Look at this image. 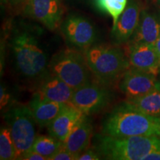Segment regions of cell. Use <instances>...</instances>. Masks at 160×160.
Here are the masks:
<instances>
[{
  "label": "cell",
  "instance_id": "cell-3",
  "mask_svg": "<svg viewBox=\"0 0 160 160\" xmlns=\"http://www.w3.org/2000/svg\"><path fill=\"white\" fill-rule=\"evenodd\" d=\"M83 53L94 79L103 85L119 82L131 68L129 57L120 45L94 44Z\"/></svg>",
  "mask_w": 160,
  "mask_h": 160
},
{
  "label": "cell",
  "instance_id": "cell-25",
  "mask_svg": "<svg viewBox=\"0 0 160 160\" xmlns=\"http://www.w3.org/2000/svg\"><path fill=\"white\" fill-rule=\"evenodd\" d=\"M3 1L12 8L16 9L19 8H23L26 0H3Z\"/></svg>",
  "mask_w": 160,
  "mask_h": 160
},
{
  "label": "cell",
  "instance_id": "cell-31",
  "mask_svg": "<svg viewBox=\"0 0 160 160\" xmlns=\"http://www.w3.org/2000/svg\"><path fill=\"white\" fill-rule=\"evenodd\" d=\"M159 128H160V118H159Z\"/></svg>",
  "mask_w": 160,
  "mask_h": 160
},
{
  "label": "cell",
  "instance_id": "cell-10",
  "mask_svg": "<svg viewBox=\"0 0 160 160\" xmlns=\"http://www.w3.org/2000/svg\"><path fill=\"white\" fill-rule=\"evenodd\" d=\"M119 88L127 99H133L160 88V82L157 76L132 68L120 79Z\"/></svg>",
  "mask_w": 160,
  "mask_h": 160
},
{
  "label": "cell",
  "instance_id": "cell-19",
  "mask_svg": "<svg viewBox=\"0 0 160 160\" xmlns=\"http://www.w3.org/2000/svg\"><path fill=\"white\" fill-rule=\"evenodd\" d=\"M63 146L62 142L49 136H37L33 143L32 151L37 152L47 160H50Z\"/></svg>",
  "mask_w": 160,
  "mask_h": 160
},
{
  "label": "cell",
  "instance_id": "cell-15",
  "mask_svg": "<svg viewBox=\"0 0 160 160\" xmlns=\"http://www.w3.org/2000/svg\"><path fill=\"white\" fill-rule=\"evenodd\" d=\"M160 36V14L148 9H142L137 28L130 39V44H153Z\"/></svg>",
  "mask_w": 160,
  "mask_h": 160
},
{
  "label": "cell",
  "instance_id": "cell-12",
  "mask_svg": "<svg viewBox=\"0 0 160 160\" xmlns=\"http://www.w3.org/2000/svg\"><path fill=\"white\" fill-rule=\"evenodd\" d=\"M128 57L131 67L157 77L159 75L160 58L152 44H130Z\"/></svg>",
  "mask_w": 160,
  "mask_h": 160
},
{
  "label": "cell",
  "instance_id": "cell-7",
  "mask_svg": "<svg viewBox=\"0 0 160 160\" xmlns=\"http://www.w3.org/2000/svg\"><path fill=\"white\" fill-rule=\"evenodd\" d=\"M114 93L110 86L92 81L75 89L71 104L84 114L89 116L105 109L112 102Z\"/></svg>",
  "mask_w": 160,
  "mask_h": 160
},
{
  "label": "cell",
  "instance_id": "cell-21",
  "mask_svg": "<svg viewBox=\"0 0 160 160\" xmlns=\"http://www.w3.org/2000/svg\"><path fill=\"white\" fill-rule=\"evenodd\" d=\"M0 159H17L16 148L12 139L11 132L8 126H2L0 131Z\"/></svg>",
  "mask_w": 160,
  "mask_h": 160
},
{
  "label": "cell",
  "instance_id": "cell-13",
  "mask_svg": "<svg viewBox=\"0 0 160 160\" xmlns=\"http://www.w3.org/2000/svg\"><path fill=\"white\" fill-rule=\"evenodd\" d=\"M86 117L82 111L71 105H68L48 126L49 135L59 141L67 139L73 128Z\"/></svg>",
  "mask_w": 160,
  "mask_h": 160
},
{
  "label": "cell",
  "instance_id": "cell-30",
  "mask_svg": "<svg viewBox=\"0 0 160 160\" xmlns=\"http://www.w3.org/2000/svg\"><path fill=\"white\" fill-rule=\"evenodd\" d=\"M159 77H160V71H159ZM159 82H160V78H159Z\"/></svg>",
  "mask_w": 160,
  "mask_h": 160
},
{
  "label": "cell",
  "instance_id": "cell-18",
  "mask_svg": "<svg viewBox=\"0 0 160 160\" xmlns=\"http://www.w3.org/2000/svg\"><path fill=\"white\" fill-rule=\"evenodd\" d=\"M126 102L146 115L160 118V88L140 97L127 99Z\"/></svg>",
  "mask_w": 160,
  "mask_h": 160
},
{
  "label": "cell",
  "instance_id": "cell-5",
  "mask_svg": "<svg viewBox=\"0 0 160 160\" xmlns=\"http://www.w3.org/2000/svg\"><path fill=\"white\" fill-rule=\"evenodd\" d=\"M50 73L77 89L94 79L82 51L75 48L59 51L50 61Z\"/></svg>",
  "mask_w": 160,
  "mask_h": 160
},
{
  "label": "cell",
  "instance_id": "cell-26",
  "mask_svg": "<svg viewBox=\"0 0 160 160\" xmlns=\"http://www.w3.org/2000/svg\"><path fill=\"white\" fill-rule=\"evenodd\" d=\"M9 101V95L6 93L5 88L1 86V109L7 105Z\"/></svg>",
  "mask_w": 160,
  "mask_h": 160
},
{
  "label": "cell",
  "instance_id": "cell-16",
  "mask_svg": "<svg viewBox=\"0 0 160 160\" xmlns=\"http://www.w3.org/2000/svg\"><path fill=\"white\" fill-rule=\"evenodd\" d=\"M67 105L68 104L40 99L36 95H33L28 105L36 123L41 128H47Z\"/></svg>",
  "mask_w": 160,
  "mask_h": 160
},
{
  "label": "cell",
  "instance_id": "cell-27",
  "mask_svg": "<svg viewBox=\"0 0 160 160\" xmlns=\"http://www.w3.org/2000/svg\"><path fill=\"white\" fill-rule=\"evenodd\" d=\"M153 45H154L155 50L156 51H157L158 56H159V57L160 58V36L157 39V41L155 42V43L153 44Z\"/></svg>",
  "mask_w": 160,
  "mask_h": 160
},
{
  "label": "cell",
  "instance_id": "cell-8",
  "mask_svg": "<svg viewBox=\"0 0 160 160\" xmlns=\"http://www.w3.org/2000/svg\"><path fill=\"white\" fill-rule=\"evenodd\" d=\"M60 31L73 48L84 51L97 42V31L87 17L78 13L69 14L62 22Z\"/></svg>",
  "mask_w": 160,
  "mask_h": 160
},
{
  "label": "cell",
  "instance_id": "cell-1",
  "mask_svg": "<svg viewBox=\"0 0 160 160\" xmlns=\"http://www.w3.org/2000/svg\"><path fill=\"white\" fill-rule=\"evenodd\" d=\"M12 68L27 88L37 90L50 74L48 53L39 36L28 29H17L9 40Z\"/></svg>",
  "mask_w": 160,
  "mask_h": 160
},
{
  "label": "cell",
  "instance_id": "cell-29",
  "mask_svg": "<svg viewBox=\"0 0 160 160\" xmlns=\"http://www.w3.org/2000/svg\"><path fill=\"white\" fill-rule=\"evenodd\" d=\"M157 2H158V4H159V5H160V0H157Z\"/></svg>",
  "mask_w": 160,
  "mask_h": 160
},
{
  "label": "cell",
  "instance_id": "cell-2",
  "mask_svg": "<svg viewBox=\"0 0 160 160\" xmlns=\"http://www.w3.org/2000/svg\"><path fill=\"white\" fill-rule=\"evenodd\" d=\"M159 120V118L146 115L125 101L105 117L101 133L113 137L160 136Z\"/></svg>",
  "mask_w": 160,
  "mask_h": 160
},
{
  "label": "cell",
  "instance_id": "cell-11",
  "mask_svg": "<svg viewBox=\"0 0 160 160\" xmlns=\"http://www.w3.org/2000/svg\"><path fill=\"white\" fill-rule=\"evenodd\" d=\"M141 11L138 0H128L125 9L112 28V37L117 45H123L130 41L137 28Z\"/></svg>",
  "mask_w": 160,
  "mask_h": 160
},
{
  "label": "cell",
  "instance_id": "cell-14",
  "mask_svg": "<svg viewBox=\"0 0 160 160\" xmlns=\"http://www.w3.org/2000/svg\"><path fill=\"white\" fill-rule=\"evenodd\" d=\"M74 91L60 78L50 73L36 90L34 95L40 99L70 105Z\"/></svg>",
  "mask_w": 160,
  "mask_h": 160
},
{
  "label": "cell",
  "instance_id": "cell-6",
  "mask_svg": "<svg viewBox=\"0 0 160 160\" xmlns=\"http://www.w3.org/2000/svg\"><path fill=\"white\" fill-rule=\"evenodd\" d=\"M4 119L11 132L17 159L32 151L37 134L36 123L29 106H16L4 115Z\"/></svg>",
  "mask_w": 160,
  "mask_h": 160
},
{
  "label": "cell",
  "instance_id": "cell-9",
  "mask_svg": "<svg viewBox=\"0 0 160 160\" xmlns=\"http://www.w3.org/2000/svg\"><path fill=\"white\" fill-rule=\"evenodd\" d=\"M22 10L24 15L49 31L58 28L62 22L64 6L61 0H26Z\"/></svg>",
  "mask_w": 160,
  "mask_h": 160
},
{
  "label": "cell",
  "instance_id": "cell-23",
  "mask_svg": "<svg viewBox=\"0 0 160 160\" xmlns=\"http://www.w3.org/2000/svg\"><path fill=\"white\" fill-rule=\"evenodd\" d=\"M102 159L101 155L95 148H89L85 150L79 155L78 160H99Z\"/></svg>",
  "mask_w": 160,
  "mask_h": 160
},
{
  "label": "cell",
  "instance_id": "cell-4",
  "mask_svg": "<svg viewBox=\"0 0 160 160\" xmlns=\"http://www.w3.org/2000/svg\"><path fill=\"white\" fill-rule=\"evenodd\" d=\"M94 148L104 159L143 160L160 150V136L113 137L99 133L94 138Z\"/></svg>",
  "mask_w": 160,
  "mask_h": 160
},
{
  "label": "cell",
  "instance_id": "cell-20",
  "mask_svg": "<svg viewBox=\"0 0 160 160\" xmlns=\"http://www.w3.org/2000/svg\"><path fill=\"white\" fill-rule=\"evenodd\" d=\"M128 2V0H93L92 4L97 11L111 16L113 26L125 9Z\"/></svg>",
  "mask_w": 160,
  "mask_h": 160
},
{
  "label": "cell",
  "instance_id": "cell-22",
  "mask_svg": "<svg viewBox=\"0 0 160 160\" xmlns=\"http://www.w3.org/2000/svg\"><path fill=\"white\" fill-rule=\"evenodd\" d=\"M79 155L71 153L68 150L62 147V148L57 152L50 160H78Z\"/></svg>",
  "mask_w": 160,
  "mask_h": 160
},
{
  "label": "cell",
  "instance_id": "cell-24",
  "mask_svg": "<svg viewBox=\"0 0 160 160\" xmlns=\"http://www.w3.org/2000/svg\"><path fill=\"white\" fill-rule=\"evenodd\" d=\"M20 160H47V159L37 152L31 151L22 156Z\"/></svg>",
  "mask_w": 160,
  "mask_h": 160
},
{
  "label": "cell",
  "instance_id": "cell-17",
  "mask_svg": "<svg viewBox=\"0 0 160 160\" xmlns=\"http://www.w3.org/2000/svg\"><path fill=\"white\" fill-rule=\"evenodd\" d=\"M92 136L93 125L85 117L63 142V146L71 153L79 155L90 148Z\"/></svg>",
  "mask_w": 160,
  "mask_h": 160
},
{
  "label": "cell",
  "instance_id": "cell-28",
  "mask_svg": "<svg viewBox=\"0 0 160 160\" xmlns=\"http://www.w3.org/2000/svg\"><path fill=\"white\" fill-rule=\"evenodd\" d=\"M69 1H71V2H91L93 0H69Z\"/></svg>",
  "mask_w": 160,
  "mask_h": 160
}]
</instances>
